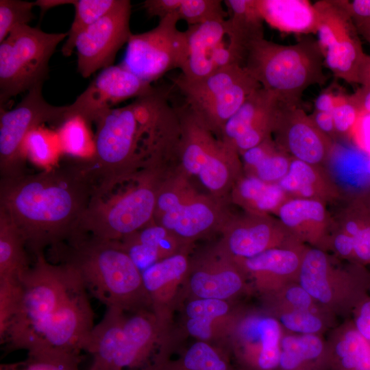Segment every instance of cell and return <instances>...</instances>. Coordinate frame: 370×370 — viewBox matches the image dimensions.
<instances>
[{
	"instance_id": "cell-18",
	"label": "cell",
	"mask_w": 370,
	"mask_h": 370,
	"mask_svg": "<svg viewBox=\"0 0 370 370\" xmlns=\"http://www.w3.org/2000/svg\"><path fill=\"white\" fill-rule=\"evenodd\" d=\"M280 105L271 92L256 90L225 123L222 140L240 154L258 145L271 137Z\"/></svg>"
},
{
	"instance_id": "cell-30",
	"label": "cell",
	"mask_w": 370,
	"mask_h": 370,
	"mask_svg": "<svg viewBox=\"0 0 370 370\" xmlns=\"http://www.w3.org/2000/svg\"><path fill=\"white\" fill-rule=\"evenodd\" d=\"M187 269L186 256L175 254L157 261L141 272L144 288L156 313L160 314L162 304L167 301L168 290L175 288Z\"/></svg>"
},
{
	"instance_id": "cell-8",
	"label": "cell",
	"mask_w": 370,
	"mask_h": 370,
	"mask_svg": "<svg viewBox=\"0 0 370 370\" xmlns=\"http://www.w3.org/2000/svg\"><path fill=\"white\" fill-rule=\"evenodd\" d=\"M67 32L47 33L29 25L13 29L0 42V103L43 84L49 62Z\"/></svg>"
},
{
	"instance_id": "cell-32",
	"label": "cell",
	"mask_w": 370,
	"mask_h": 370,
	"mask_svg": "<svg viewBox=\"0 0 370 370\" xmlns=\"http://www.w3.org/2000/svg\"><path fill=\"white\" fill-rule=\"evenodd\" d=\"M243 162L258 179L278 184L288 173L292 158L278 149L272 137L241 153Z\"/></svg>"
},
{
	"instance_id": "cell-34",
	"label": "cell",
	"mask_w": 370,
	"mask_h": 370,
	"mask_svg": "<svg viewBox=\"0 0 370 370\" xmlns=\"http://www.w3.org/2000/svg\"><path fill=\"white\" fill-rule=\"evenodd\" d=\"M25 247L22 236L0 209V278L21 277L29 267Z\"/></svg>"
},
{
	"instance_id": "cell-5",
	"label": "cell",
	"mask_w": 370,
	"mask_h": 370,
	"mask_svg": "<svg viewBox=\"0 0 370 370\" xmlns=\"http://www.w3.org/2000/svg\"><path fill=\"white\" fill-rule=\"evenodd\" d=\"M95 124V153L80 164L93 185L92 197H104L143 158L152 130L137 98L108 110Z\"/></svg>"
},
{
	"instance_id": "cell-12",
	"label": "cell",
	"mask_w": 370,
	"mask_h": 370,
	"mask_svg": "<svg viewBox=\"0 0 370 370\" xmlns=\"http://www.w3.org/2000/svg\"><path fill=\"white\" fill-rule=\"evenodd\" d=\"M179 21L176 14H171L147 32L132 34L121 64L151 84L171 70H181L187 42L185 31L177 29Z\"/></svg>"
},
{
	"instance_id": "cell-39",
	"label": "cell",
	"mask_w": 370,
	"mask_h": 370,
	"mask_svg": "<svg viewBox=\"0 0 370 370\" xmlns=\"http://www.w3.org/2000/svg\"><path fill=\"white\" fill-rule=\"evenodd\" d=\"M23 151L25 158L46 169L58 165L60 153L62 152L57 132L42 125L27 134L23 145Z\"/></svg>"
},
{
	"instance_id": "cell-24",
	"label": "cell",
	"mask_w": 370,
	"mask_h": 370,
	"mask_svg": "<svg viewBox=\"0 0 370 370\" xmlns=\"http://www.w3.org/2000/svg\"><path fill=\"white\" fill-rule=\"evenodd\" d=\"M156 209L162 213L160 225L184 238H192L204 232L214 219L213 211L206 204H183L172 192L157 196Z\"/></svg>"
},
{
	"instance_id": "cell-4",
	"label": "cell",
	"mask_w": 370,
	"mask_h": 370,
	"mask_svg": "<svg viewBox=\"0 0 370 370\" xmlns=\"http://www.w3.org/2000/svg\"><path fill=\"white\" fill-rule=\"evenodd\" d=\"M128 313L107 308L94 326L83 347L92 357L88 370H164L170 362L160 316L149 310Z\"/></svg>"
},
{
	"instance_id": "cell-13",
	"label": "cell",
	"mask_w": 370,
	"mask_h": 370,
	"mask_svg": "<svg viewBox=\"0 0 370 370\" xmlns=\"http://www.w3.org/2000/svg\"><path fill=\"white\" fill-rule=\"evenodd\" d=\"M319 16L317 33L324 65L333 75L358 84L360 67L366 58L352 19L335 2L314 3Z\"/></svg>"
},
{
	"instance_id": "cell-29",
	"label": "cell",
	"mask_w": 370,
	"mask_h": 370,
	"mask_svg": "<svg viewBox=\"0 0 370 370\" xmlns=\"http://www.w3.org/2000/svg\"><path fill=\"white\" fill-rule=\"evenodd\" d=\"M336 205L340 208L331 213L333 224L353 238L356 262L367 267L370 264V210L358 195Z\"/></svg>"
},
{
	"instance_id": "cell-19",
	"label": "cell",
	"mask_w": 370,
	"mask_h": 370,
	"mask_svg": "<svg viewBox=\"0 0 370 370\" xmlns=\"http://www.w3.org/2000/svg\"><path fill=\"white\" fill-rule=\"evenodd\" d=\"M186 60L181 73L189 80L204 78L225 67L238 64L229 49L226 19L188 26Z\"/></svg>"
},
{
	"instance_id": "cell-15",
	"label": "cell",
	"mask_w": 370,
	"mask_h": 370,
	"mask_svg": "<svg viewBox=\"0 0 370 370\" xmlns=\"http://www.w3.org/2000/svg\"><path fill=\"white\" fill-rule=\"evenodd\" d=\"M130 16V1L120 0L114 8L79 35L75 42L77 71L83 77L112 65L118 51L132 34Z\"/></svg>"
},
{
	"instance_id": "cell-51",
	"label": "cell",
	"mask_w": 370,
	"mask_h": 370,
	"mask_svg": "<svg viewBox=\"0 0 370 370\" xmlns=\"http://www.w3.org/2000/svg\"><path fill=\"white\" fill-rule=\"evenodd\" d=\"M317 127L324 134L330 137L334 142L338 137L332 116V112H326L315 110L309 115Z\"/></svg>"
},
{
	"instance_id": "cell-43",
	"label": "cell",
	"mask_w": 370,
	"mask_h": 370,
	"mask_svg": "<svg viewBox=\"0 0 370 370\" xmlns=\"http://www.w3.org/2000/svg\"><path fill=\"white\" fill-rule=\"evenodd\" d=\"M267 296L271 301V308L305 310L328 312L298 282L289 284L281 289L267 295Z\"/></svg>"
},
{
	"instance_id": "cell-10",
	"label": "cell",
	"mask_w": 370,
	"mask_h": 370,
	"mask_svg": "<svg viewBox=\"0 0 370 370\" xmlns=\"http://www.w3.org/2000/svg\"><path fill=\"white\" fill-rule=\"evenodd\" d=\"M157 195L148 181L121 195L92 197L75 232L120 241L144 227L156 211Z\"/></svg>"
},
{
	"instance_id": "cell-49",
	"label": "cell",
	"mask_w": 370,
	"mask_h": 370,
	"mask_svg": "<svg viewBox=\"0 0 370 370\" xmlns=\"http://www.w3.org/2000/svg\"><path fill=\"white\" fill-rule=\"evenodd\" d=\"M181 0H146L143 8L149 17L158 16L159 19L171 14H176Z\"/></svg>"
},
{
	"instance_id": "cell-11",
	"label": "cell",
	"mask_w": 370,
	"mask_h": 370,
	"mask_svg": "<svg viewBox=\"0 0 370 370\" xmlns=\"http://www.w3.org/2000/svg\"><path fill=\"white\" fill-rule=\"evenodd\" d=\"M42 85L29 90L13 109L0 108L1 179L25 174L23 145L31 130L45 123L59 126L64 121L66 106L49 103L42 95Z\"/></svg>"
},
{
	"instance_id": "cell-58",
	"label": "cell",
	"mask_w": 370,
	"mask_h": 370,
	"mask_svg": "<svg viewBox=\"0 0 370 370\" xmlns=\"http://www.w3.org/2000/svg\"><path fill=\"white\" fill-rule=\"evenodd\" d=\"M369 292H370V287H369Z\"/></svg>"
},
{
	"instance_id": "cell-14",
	"label": "cell",
	"mask_w": 370,
	"mask_h": 370,
	"mask_svg": "<svg viewBox=\"0 0 370 370\" xmlns=\"http://www.w3.org/2000/svg\"><path fill=\"white\" fill-rule=\"evenodd\" d=\"M284 330L271 314L248 312L237 319L231 330L228 354L236 370H278Z\"/></svg>"
},
{
	"instance_id": "cell-25",
	"label": "cell",
	"mask_w": 370,
	"mask_h": 370,
	"mask_svg": "<svg viewBox=\"0 0 370 370\" xmlns=\"http://www.w3.org/2000/svg\"><path fill=\"white\" fill-rule=\"evenodd\" d=\"M229 49L237 63L243 66L247 51L254 42L264 38V21L256 0H225Z\"/></svg>"
},
{
	"instance_id": "cell-42",
	"label": "cell",
	"mask_w": 370,
	"mask_h": 370,
	"mask_svg": "<svg viewBox=\"0 0 370 370\" xmlns=\"http://www.w3.org/2000/svg\"><path fill=\"white\" fill-rule=\"evenodd\" d=\"M81 361L82 356L33 354L23 361L1 364L0 370H79Z\"/></svg>"
},
{
	"instance_id": "cell-44",
	"label": "cell",
	"mask_w": 370,
	"mask_h": 370,
	"mask_svg": "<svg viewBox=\"0 0 370 370\" xmlns=\"http://www.w3.org/2000/svg\"><path fill=\"white\" fill-rule=\"evenodd\" d=\"M34 2L0 0V42L16 27L28 25L34 18Z\"/></svg>"
},
{
	"instance_id": "cell-1",
	"label": "cell",
	"mask_w": 370,
	"mask_h": 370,
	"mask_svg": "<svg viewBox=\"0 0 370 370\" xmlns=\"http://www.w3.org/2000/svg\"><path fill=\"white\" fill-rule=\"evenodd\" d=\"M22 293L1 344L7 353L82 356L94 328L88 292L69 264H53L43 252L21 277Z\"/></svg>"
},
{
	"instance_id": "cell-23",
	"label": "cell",
	"mask_w": 370,
	"mask_h": 370,
	"mask_svg": "<svg viewBox=\"0 0 370 370\" xmlns=\"http://www.w3.org/2000/svg\"><path fill=\"white\" fill-rule=\"evenodd\" d=\"M291 197L319 201L336 205L345 196L325 166L293 158L288 173L278 183Z\"/></svg>"
},
{
	"instance_id": "cell-57",
	"label": "cell",
	"mask_w": 370,
	"mask_h": 370,
	"mask_svg": "<svg viewBox=\"0 0 370 370\" xmlns=\"http://www.w3.org/2000/svg\"><path fill=\"white\" fill-rule=\"evenodd\" d=\"M358 196L370 210V188L359 194Z\"/></svg>"
},
{
	"instance_id": "cell-20",
	"label": "cell",
	"mask_w": 370,
	"mask_h": 370,
	"mask_svg": "<svg viewBox=\"0 0 370 370\" xmlns=\"http://www.w3.org/2000/svg\"><path fill=\"white\" fill-rule=\"evenodd\" d=\"M307 245H293L267 249L254 257L236 260L244 275H249L267 295L298 282L300 267Z\"/></svg>"
},
{
	"instance_id": "cell-48",
	"label": "cell",
	"mask_w": 370,
	"mask_h": 370,
	"mask_svg": "<svg viewBox=\"0 0 370 370\" xmlns=\"http://www.w3.org/2000/svg\"><path fill=\"white\" fill-rule=\"evenodd\" d=\"M352 320L356 330L370 341V295L366 296L354 308Z\"/></svg>"
},
{
	"instance_id": "cell-54",
	"label": "cell",
	"mask_w": 370,
	"mask_h": 370,
	"mask_svg": "<svg viewBox=\"0 0 370 370\" xmlns=\"http://www.w3.org/2000/svg\"><path fill=\"white\" fill-rule=\"evenodd\" d=\"M75 0H37L34 2V6H38L41 10V14H44L48 10L65 4H73Z\"/></svg>"
},
{
	"instance_id": "cell-37",
	"label": "cell",
	"mask_w": 370,
	"mask_h": 370,
	"mask_svg": "<svg viewBox=\"0 0 370 370\" xmlns=\"http://www.w3.org/2000/svg\"><path fill=\"white\" fill-rule=\"evenodd\" d=\"M90 123L79 115L66 118L56 131L63 153L90 158L95 153V136L91 134Z\"/></svg>"
},
{
	"instance_id": "cell-40",
	"label": "cell",
	"mask_w": 370,
	"mask_h": 370,
	"mask_svg": "<svg viewBox=\"0 0 370 370\" xmlns=\"http://www.w3.org/2000/svg\"><path fill=\"white\" fill-rule=\"evenodd\" d=\"M271 314L285 332L298 334L320 335L328 328L332 314L327 312L271 308Z\"/></svg>"
},
{
	"instance_id": "cell-17",
	"label": "cell",
	"mask_w": 370,
	"mask_h": 370,
	"mask_svg": "<svg viewBox=\"0 0 370 370\" xmlns=\"http://www.w3.org/2000/svg\"><path fill=\"white\" fill-rule=\"evenodd\" d=\"M272 134L279 149L291 158L325 166L334 142L321 132L299 106L281 102Z\"/></svg>"
},
{
	"instance_id": "cell-27",
	"label": "cell",
	"mask_w": 370,
	"mask_h": 370,
	"mask_svg": "<svg viewBox=\"0 0 370 370\" xmlns=\"http://www.w3.org/2000/svg\"><path fill=\"white\" fill-rule=\"evenodd\" d=\"M278 370H330L327 343L320 335L284 331Z\"/></svg>"
},
{
	"instance_id": "cell-2",
	"label": "cell",
	"mask_w": 370,
	"mask_h": 370,
	"mask_svg": "<svg viewBox=\"0 0 370 370\" xmlns=\"http://www.w3.org/2000/svg\"><path fill=\"white\" fill-rule=\"evenodd\" d=\"M80 163L1 179L0 209L34 255L67 241L93 196Z\"/></svg>"
},
{
	"instance_id": "cell-7",
	"label": "cell",
	"mask_w": 370,
	"mask_h": 370,
	"mask_svg": "<svg viewBox=\"0 0 370 370\" xmlns=\"http://www.w3.org/2000/svg\"><path fill=\"white\" fill-rule=\"evenodd\" d=\"M339 259L308 246L298 283L326 311L347 316L369 295L370 271L365 266Z\"/></svg>"
},
{
	"instance_id": "cell-9",
	"label": "cell",
	"mask_w": 370,
	"mask_h": 370,
	"mask_svg": "<svg viewBox=\"0 0 370 370\" xmlns=\"http://www.w3.org/2000/svg\"><path fill=\"white\" fill-rule=\"evenodd\" d=\"M173 85L184 98V104L213 133L221 135L227 120L248 97L261 88L241 65H231L200 79L189 80L179 75Z\"/></svg>"
},
{
	"instance_id": "cell-41",
	"label": "cell",
	"mask_w": 370,
	"mask_h": 370,
	"mask_svg": "<svg viewBox=\"0 0 370 370\" xmlns=\"http://www.w3.org/2000/svg\"><path fill=\"white\" fill-rule=\"evenodd\" d=\"M221 0H181L176 15L188 26L210 21L224 20L227 12Z\"/></svg>"
},
{
	"instance_id": "cell-16",
	"label": "cell",
	"mask_w": 370,
	"mask_h": 370,
	"mask_svg": "<svg viewBox=\"0 0 370 370\" xmlns=\"http://www.w3.org/2000/svg\"><path fill=\"white\" fill-rule=\"evenodd\" d=\"M153 87L121 64L110 66L99 72L73 103L66 106L64 120L79 115L90 123H96L117 104L137 98Z\"/></svg>"
},
{
	"instance_id": "cell-36",
	"label": "cell",
	"mask_w": 370,
	"mask_h": 370,
	"mask_svg": "<svg viewBox=\"0 0 370 370\" xmlns=\"http://www.w3.org/2000/svg\"><path fill=\"white\" fill-rule=\"evenodd\" d=\"M164 370H236L227 352L197 340L182 354L179 360L170 362Z\"/></svg>"
},
{
	"instance_id": "cell-55",
	"label": "cell",
	"mask_w": 370,
	"mask_h": 370,
	"mask_svg": "<svg viewBox=\"0 0 370 370\" xmlns=\"http://www.w3.org/2000/svg\"><path fill=\"white\" fill-rule=\"evenodd\" d=\"M358 84L362 86L370 85V55L366 56L359 71Z\"/></svg>"
},
{
	"instance_id": "cell-21",
	"label": "cell",
	"mask_w": 370,
	"mask_h": 370,
	"mask_svg": "<svg viewBox=\"0 0 370 370\" xmlns=\"http://www.w3.org/2000/svg\"><path fill=\"white\" fill-rule=\"evenodd\" d=\"M297 243H302L278 218L254 213L240 221L227 239L228 251L235 260L249 258L269 249Z\"/></svg>"
},
{
	"instance_id": "cell-52",
	"label": "cell",
	"mask_w": 370,
	"mask_h": 370,
	"mask_svg": "<svg viewBox=\"0 0 370 370\" xmlns=\"http://www.w3.org/2000/svg\"><path fill=\"white\" fill-rule=\"evenodd\" d=\"M340 94L336 95L332 90L327 88L317 97L314 102L315 110L332 112Z\"/></svg>"
},
{
	"instance_id": "cell-6",
	"label": "cell",
	"mask_w": 370,
	"mask_h": 370,
	"mask_svg": "<svg viewBox=\"0 0 370 370\" xmlns=\"http://www.w3.org/2000/svg\"><path fill=\"white\" fill-rule=\"evenodd\" d=\"M324 58L319 42L310 36L293 45H281L264 38L249 47L243 67L261 87L287 105L299 106L303 92L323 85Z\"/></svg>"
},
{
	"instance_id": "cell-50",
	"label": "cell",
	"mask_w": 370,
	"mask_h": 370,
	"mask_svg": "<svg viewBox=\"0 0 370 370\" xmlns=\"http://www.w3.org/2000/svg\"><path fill=\"white\" fill-rule=\"evenodd\" d=\"M354 22L370 18V0H335Z\"/></svg>"
},
{
	"instance_id": "cell-38",
	"label": "cell",
	"mask_w": 370,
	"mask_h": 370,
	"mask_svg": "<svg viewBox=\"0 0 370 370\" xmlns=\"http://www.w3.org/2000/svg\"><path fill=\"white\" fill-rule=\"evenodd\" d=\"M120 0H75V15L67 39L62 47V53L69 57L75 48L79 35L102 16L106 15L119 3Z\"/></svg>"
},
{
	"instance_id": "cell-47",
	"label": "cell",
	"mask_w": 370,
	"mask_h": 370,
	"mask_svg": "<svg viewBox=\"0 0 370 370\" xmlns=\"http://www.w3.org/2000/svg\"><path fill=\"white\" fill-rule=\"evenodd\" d=\"M349 137L358 149L370 156V114L360 113Z\"/></svg>"
},
{
	"instance_id": "cell-53",
	"label": "cell",
	"mask_w": 370,
	"mask_h": 370,
	"mask_svg": "<svg viewBox=\"0 0 370 370\" xmlns=\"http://www.w3.org/2000/svg\"><path fill=\"white\" fill-rule=\"evenodd\" d=\"M349 97L360 113L370 114V85L362 86Z\"/></svg>"
},
{
	"instance_id": "cell-35",
	"label": "cell",
	"mask_w": 370,
	"mask_h": 370,
	"mask_svg": "<svg viewBox=\"0 0 370 370\" xmlns=\"http://www.w3.org/2000/svg\"><path fill=\"white\" fill-rule=\"evenodd\" d=\"M229 310L230 305L225 300L195 298L185 307L186 331L199 341L208 342L212 336L214 322Z\"/></svg>"
},
{
	"instance_id": "cell-22",
	"label": "cell",
	"mask_w": 370,
	"mask_h": 370,
	"mask_svg": "<svg viewBox=\"0 0 370 370\" xmlns=\"http://www.w3.org/2000/svg\"><path fill=\"white\" fill-rule=\"evenodd\" d=\"M275 214L299 241L328 251L332 217L326 204L312 199L290 197Z\"/></svg>"
},
{
	"instance_id": "cell-45",
	"label": "cell",
	"mask_w": 370,
	"mask_h": 370,
	"mask_svg": "<svg viewBox=\"0 0 370 370\" xmlns=\"http://www.w3.org/2000/svg\"><path fill=\"white\" fill-rule=\"evenodd\" d=\"M21 293V277L0 278V335L14 315Z\"/></svg>"
},
{
	"instance_id": "cell-26",
	"label": "cell",
	"mask_w": 370,
	"mask_h": 370,
	"mask_svg": "<svg viewBox=\"0 0 370 370\" xmlns=\"http://www.w3.org/2000/svg\"><path fill=\"white\" fill-rule=\"evenodd\" d=\"M264 21L284 32L317 33L319 16L314 4L306 0H256Z\"/></svg>"
},
{
	"instance_id": "cell-46",
	"label": "cell",
	"mask_w": 370,
	"mask_h": 370,
	"mask_svg": "<svg viewBox=\"0 0 370 370\" xmlns=\"http://www.w3.org/2000/svg\"><path fill=\"white\" fill-rule=\"evenodd\" d=\"M360 112L352 102L349 95L341 93L332 111L336 132L339 135H349L352 133Z\"/></svg>"
},
{
	"instance_id": "cell-56",
	"label": "cell",
	"mask_w": 370,
	"mask_h": 370,
	"mask_svg": "<svg viewBox=\"0 0 370 370\" xmlns=\"http://www.w3.org/2000/svg\"><path fill=\"white\" fill-rule=\"evenodd\" d=\"M357 32L370 45V18L354 22Z\"/></svg>"
},
{
	"instance_id": "cell-31",
	"label": "cell",
	"mask_w": 370,
	"mask_h": 370,
	"mask_svg": "<svg viewBox=\"0 0 370 370\" xmlns=\"http://www.w3.org/2000/svg\"><path fill=\"white\" fill-rule=\"evenodd\" d=\"M244 276L238 267L201 269L192 274L188 285L195 298L227 301L243 288Z\"/></svg>"
},
{
	"instance_id": "cell-3",
	"label": "cell",
	"mask_w": 370,
	"mask_h": 370,
	"mask_svg": "<svg viewBox=\"0 0 370 370\" xmlns=\"http://www.w3.org/2000/svg\"><path fill=\"white\" fill-rule=\"evenodd\" d=\"M52 249L59 262L76 270L88 293L107 308L127 311L152 308L142 273L119 241L77 232Z\"/></svg>"
},
{
	"instance_id": "cell-33",
	"label": "cell",
	"mask_w": 370,
	"mask_h": 370,
	"mask_svg": "<svg viewBox=\"0 0 370 370\" xmlns=\"http://www.w3.org/2000/svg\"><path fill=\"white\" fill-rule=\"evenodd\" d=\"M236 197L238 202L250 213L258 214H275L282 204L291 197L278 184L267 183L253 175L239 181Z\"/></svg>"
},
{
	"instance_id": "cell-28",
	"label": "cell",
	"mask_w": 370,
	"mask_h": 370,
	"mask_svg": "<svg viewBox=\"0 0 370 370\" xmlns=\"http://www.w3.org/2000/svg\"><path fill=\"white\" fill-rule=\"evenodd\" d=\"M327 347L330 370H370V341L352 321L335 332Z\"/></svg>"
}]
</instances>
